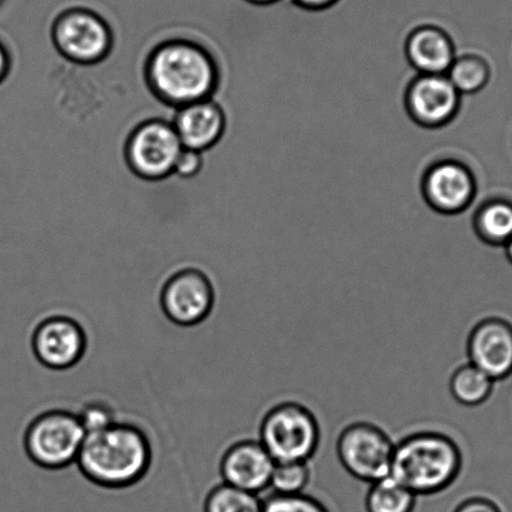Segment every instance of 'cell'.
Returning <instances> with one entry per match:
<instances>
[{
	"instance_id": "2e32d148",
	"label": "cell",
	"mask_w": 512,
	"mask_h": 512,
	"mask_svg": "<svg viewBox=\"0 0 512 512\" xmlns=\"http://www.w3.org/2000/svg\"><path fill=\"white\" fill-rule=\"evenodd\" d=\"M175 129L183 148L201 153L220 141L225 116L213 102L187 104L177 113Z\"/></svg>"
},
{
	"instance_id": "9c48e42d",
	"label": "cell",
	"mask_w": 512,
	"mask_h": 512,
	"mask_svg": "<svg viewBox=\"0 0 512 512\" xmlns=\"http://www.w3.org/2000/svg\"><path fill=\"white\" fill-rule=\"evenodd\" d=\"M54 41L61 52L79 63H94L111 48V29L96 13L87 9H69L57 19Z\"/></svg>"
},
{
	"instance_id": "7402d4cb",
	"label": "cell",
	"mask_w": 512,
	"mask_h": 512,
	"mask_svg": "<svg viewBox=\"0 0 512 512\" xmlns=\"http://www.w3.org/2000/svg\"><path fill=\"white\" fill-rule=\"evenodd\" d=\"M311 476L310 462H276L270 489L273 494H303L310 485Z\"/></svg>"
},
{
	"instance_id": "603a6c76",
	"label": "cell",
	"mask_w": 512,
	"mask_h": 512,
	"mask_svg": "<svg viewBox=\"0 0 512 512\" xmlns=\"http://www.w3.org/2000/svg\"><path fill=\"white\" fill-rule=\"evenodd\" d=\"M262 512H330L321 501L310 495L273 494L263 497Z\"/></svg>"
},
{
	"instance_id": "ba28073f",
	"label": "cell",
	"mask_w": 512,
	"mask_h": 512,
	"mask_svg": "<svg viewBox=\"0 0 512 512\" xmlns=\"http://www.w3.org/2000/svg\"><path fill=\"white\" fill-rule=\"evenodd\" d=\"M32 350L36 359L49 370L72 369L86 354V331L72 317L49 316L34 328Z\"/></svg>"
},
{
	"instance_id": "30bf717a",
	"label": "cell",
	"mask_w": 512,
	"mask_h": 512,
	"mask_svg": "<svg viewBox=\"0 0 512 512\" xmlns=\"http://www.w3.org/2000/svg\"><path fill=\"white\" fill-rule=\"evenodd\" d=\"M183 151L175 127L163 122L144 124L128 144L131 166L144 178L159 180L175 171Z\"/></svg>"
},
{
	"instance_id": "f546056e",
	"label": "cell",
	"mask_w": 512,
	"mask_h": 512,
	"mask_svg": "<svg viewBox=\"0 0 512 512\" xmlns=\"http://www.w3.org/2000/svg\"><path fill=\"white\" fill-rule=\"evenodd\" d=\"M504 248H505L507 260H509V262L512 265V238L509 242L506 243Z\"/></svg>"
},
{
	"instance_id": "d4e9b609",
	"label": "cell",
	"mask_w": 512,
	"mask_h": 512,
	"mask_svg": "<svg viewBox=\"0 0 512 512\" xmlns=\"http://www.w3.org/2000/svg\"><path fill=\"white\" fill-rule=\"evenodd\" d=\"M202 166V157L200 152L191 151L183 148L180 158L176 163L175 171L181 177H192L200 171Z\"/></svg>"
},
{
	"instance_id": "f1b7e54d",
	"label": "cell",
	"mask_w": 512,
	"mask_h": 512,
	"mask_svg": "<svg viewBox=\"0 0 512 512\" xmlns=\"http://www.w3.org/2000/svg\"><path fill=\"white\" fill-rule=\"evenodd\" d=\"M245 2L253 4V6H270V4L278 2V0H245Z\"/></svg>"
},
{
	"instance_id": "6da1fadb",
	"label": "cell",
	"mask_w": 512,
	"mask_h": 512,
	"mask_svg": "<svg viewBox=\"0 0 512 512\" xmlns=\"http://www.w3.org/2000/svg\"><path fill=\"white\" fill-rule=\"evenodd\" d=\"M76 464L82 475L101 489H131L151 467V441L141 427L117 421L87 434Z\"/></svg>"
},
{
	"instance_id": "4fadbf2b",
	"label": "cell",
	"mask_w": 512,
	"mask_h": 512,
	"mask_svg": "<svg viewBox=\"0 0 512 512\" xmlns=\"http://www.w3.org/2000/svg\"><path fill=\"white\" fill-rule=\"evenodd\" d=\"M406 104L412 119L421 126L442 127L459 111L460 93L446 74H421L411 83Z\"/></svg>"
},
{
	"instance_id": "e0dca14e",
	"label": "cell",
	"mask_w": 512,
	"mask_h": 512,
	"mask_svg": "<svg viewBox=\"0 0 512 512\" xmlns=\"http://www.w3.org/2000/svg\"><path fill=\"white\" fill-rule=\"evenodd\" d=\"M494 387L495 381L470 362L457 367L449 381L452 399L466 407L485 404L494 392Z\"/></svg>"
},
{
	"instance_id": "277c9868",
	"label": "cell",
	"mask_w": 512,
	"mask_h": 512,
	"mask_svg": "<svg viewBox=\"0 0 512 512\" xmlns=\"http://www.w3.org/2000/svg\"><path fill=\"white\" fill-rule=\"evenodd\" d=\"M258 436L275 462H310L321 441L317 417L297 401H283L263 415Z\"/></svg>"
},
{
	"instance_id": "4316f807",
	"label": "cell",
	"mask_w": 512,
	"mask_h": 512,
	"mask_svg": "<svg viewBox=\"0 0 512 512\" xmlns=\"http://www.w3.org/2000/svg\"><path fill=\"white\" fill-rule=\"evenodd\" d=\"M292 2L302 8L310 9V11H322V9L331 7L337 0H292Z\"/></svg>"
},
{
	"instance_id": "484cf974",
	"label": "cell",
	"mask_w": 512,
	"mask_h": 512,
	"mask_svg": "<svg viewBox=\"0 0 512 512\" xmlns=\"http://www.w3.org/2000/svg\"><path fill=\"white\" fill-rule=\"evenodd\" d=\"M454 512H502L497 502L485 496H472L460 502Z\"/></svg>"
},
{
	"instance_id": "5bb4252c",
	"label": "cell",
	"mask_w": 512,
	"mask_h": 512,
	"mask_svg": "<svg viewBox=\"0 0 512 512\" xmlns=\"http://www.w3.org/2000/svg\"><path fill=\"white\" fill-rule=\"evenodd\" d=\"M424 193L434 210L454 215L465 211L474 201L476 181L464 164L440 162L426 173Z\"/></svg>"
},
{
	"instance_id": "8992f818",
	"label": "cell",
	"mask_w": 512,
	"mask_h": 512,
	"mask_svg": "<svg viewBox=\"0 0 512 512\" xmlns=\"http://www.w3.org/2000/svg\"><path fill=\"white\" fill-rule=\"evenodd\" d=\"M394 451V440L372 422H352L337 437L336 454L341 466L356 480L370 485L390 476Z\"/></svg>"
},
{
	"instance_id": "83f0119b",
	"label": "cell",
	"mask_w": 512,
	"mask_h": 512,
	"mask_svg": "<svg viewBox=\"0 0 512 512\" xmlns=\"http://www.w3.org/2000/svg\"><path fill=\"white\" fill-rule=\"evenodd\" d=\"M9 68V58L6 49L0 44V81L7 76Z\"/></svg>"
},
{
	"instance_id": "3957f363",
	"label": "cell",
	"mask_w": 512,
	"mask_h": 512,
	"mask_svg": "<svg viewBox=\"0 0 512 512\" xmlns=\"http://www.w3.org/2000/svg\"><path fill=\"white\" fill-rule=\"evenodd\" d=\"M216 76L207 53L187 42L164 44L149 61L153 87L162 98L182 106L205 101L215 88Z\"/></svg>"
},
{
	"instance_id": "7c38bea8",
	"label": "cell",
	"mask_w": 512,
	"mask_h": 512,
	"mask_svg": "<svg viewBox=\"0 0 512 512\" xmlns=\"http://www.w3.org/2000/svg\"><path fill=\"white\" fill-rule=\"evenodd\" d=\"M276 462L260 441L246 439L233 442L223 452L220 462L222 482L237 489L260 495L270 489Z\"/></svg>"
},
{
	"instance_id": "d6986e66",
	"label": "cell",
	"mask_w": 512,
	"mask_h": 512,
	"mask_svg": "<svg viewBox=\"0 0 512 512\" xmlns=\"http://www.w3.org/2000/svg\"><path fill=\"white\" fill-rule=\"evenodd\" d=\"M417 496L392 476L370 485L365 506L367 512H414Z\"/></svg>"
},
{
	"instance_id": "8fae6325",
	"label": "cell",
	"mask_w": 512,
	"mask_h": 512,
	"mask_svg": "<svg viewBox=\"0 0 512 512\" xmlns=\"http://www.w3.org/2000/svg\"><path fill=\"white\" fill-rule=\"evenodd\" d=\"M470 364L485 372L495 382L512 375V323L490 316L477 321L466 342Z\"/></svg>"
},
{
	"instance_id": "ffe728a7",
	"label": "cell",
	"mask_w": 512,
	"mask_h": 512,
	"mask_svg": "<svg viewBox=\"0 0 512 512\" xmlns=\"http://www.w3.org/2000/svg\"><path fill=\"white\" fill-rule=\"evenodd\" d=\"M203 511L262 512V499L260 495L221 482L207 492L203 500Z\"/></svg>"
},
{
	"instance_id": "52a82bcc",
	"label": "cell",
	"mask_w": 512,
	"mask_h": 512,
	"mask_svg": "<svg viewBox=\"0 0 512 512\" xmlns=\"http://www.w3.org/2000/svg\"><path fill=\"white\" fill-rule=\"evenodd\" d=\"M159 302L164 315L176 325H200L210 317L215 307V287L205 273L188 268L168 278Z\"/></svg>"
},
{
	"instance_id": "44dd1931",
	"label": "cell",
	"mask_w": 512,
	"mask_h": 512,
	"mask_svg": "<svg viewBox=\"0 0 512 512\" xmlns=\"http://www.w3.org/2000/svg\"><path fill=\"white\" fill-rule=\"evenodd\" d=\"M446 76L460 94H474L490 82L491 69L484 58L465 56L455 59Z\"/></svg>"
},
{
	"instance_id": "ac0fdd59",
	"label": "cell",
	"mask_w": 512,
	"mask_h": 512,
	"mask_svg": "<svg viewBox=\"0 0 512 512\" xmlns=\"http://www.w3.org/2000/svg\"><path fill=\"white\" fill-rule=\"evenodd\" d=\"M477 235L487 245L505 247L512 238V203L505 200L487 202L475 218Z\"/></svg>"
},
{
	"instance_id": "5b68a950",
	"label": "cell",
	"mask_w": 512,
	"mask_h": 512,
	"mask_svg": "<svg viewBox=\"0 0 512 512\" xmlns=\"http://www.w3.org/2000/svg\"><path fill=\"white\" fill-rule=\"evenodd\" d=\"M86 436L77 412L49 410L28 425L24 450L42 469L62 470L77 462Z\"/></svg>"
},
{
	"instance_id": "9a60e30c",
	"label": "cell",
	"mask_w": 512,
	"mask_h": 512,
	"mask_svg": "<svg viewBox=\"0 0 512 512\" xmlns=\"http://www.w3.org/2000/svg\"><path fill=\"white\" fill-rule=\"evenodd\" d=\"M406 54L421 74H446L456 59L454 39L444 28L426 24L407 34Z\"/></svg>"
},
{
	"instance_id": "7a4b0ae2",
	"label": "cell",
	"mask_w": 512,
	"mask_h": 512,
	"mask_svg": "<svg viewBox=\"0 0 512 512\" xmlns=\"http://www.w3.org/2000/svg\"><path fill=\"white\" fill-rule=\"evenodd\" d=\"M464 455L457 442L444 432H411L395 442L391 474L419 496L440 494L459 479Z\"/></svg>"
},
{
	"instance_id": "cb8c5ba5",
	"label": "cell",
	"mask_w": 512,
	"mask_h": 512,
	"mask_svg": "<svg viewBox=\"0 0 512 512\" xmlns=\"http://www.w3.org/2000/svg\"><path fill=\"white\" fill-rule=\"evenodd\" d=\"M77 415L86 434L106 429L118 421L113 407L101 400L87 402L79 409Z\"/></svg>"
}]
</instances>
